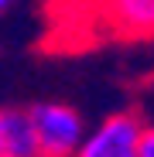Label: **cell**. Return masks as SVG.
<instances>
[{"instance_id": "6da1fadb", "label": "cell", "mask_w": 154, "mask_h": 157, "mask_svg": "<svg viewBox=\"0 0 154 157\" xmlns=\"http://www.w3.org/2000/svg\"><path fill=\"white\" fill-rule=\"evenodd\" d=\"M34 123V137L41 147V157H75L79 144L86 140L82 116L62 102H38L28 109Z\"/></svg>"}, {"instance_id": "7a4b0ae2", "label": "cell", "mask_w": 154, "mask_h": 157, "mask_svg": "<svg viewBox=\"0 0 154 157\" xmlns=\"http://www.w3.org/2000/svg\"><path fill=\"white\" fill-rule=\"evenodd\" d=\"M144 120L137 113H116L106 116L86 140L79 144L75 157H140V140H144Z\"/></svg>"}, {"instance_id": "3957f363", "label": "cell", "mask_w": 154, "mask_h": 157, "mask_svg": "<svg viewBox=\"0 0 154 157\" xmlns=\"http://www.w3.org/2000/svg\"><path fill=\"white\" fill-rule=\"evenodd\" d=\"M93 17L116 38H154V0H93Z\"/></svg>"}, {"instance_id": "277c9868", "label": "cell", "mask_w": 154, "mask_h": 157, "mask_svg": "<svg viewBox=\"0 0 154 157\" xmlns=\"http://www.w3.org/2000/svg\"><path fill=\"white\" fill-rule=\"evenodd\" d=\"M0 157H41L31 113L0 109Z\"/></svg>"}, {"instance_id": "5b68a950", "label": "cell", "mask_w": 154, "mask_h": 157, "mask_svg": "<svg viewBox=\"0 0 154 157\" xmlns=\"http://www.w3.org/2000/svg\"><path fill=\"white\" fill-rule=\"evenodd\" d=\"M140 157H154V126L144 130V140H140Z\"/></svg>"}, {"instance_id": "8992f818", "label": "cell", "mask_w": 154, "mask_h": 157, "mask_svg": "<svg viewBox=\"0 0 154 157\" xmlns=\"http://www.w3.org/2000/svg\"><path fill=\"white\" fill-rule=\"evenodd\" d=\"M10 4H14V0H0V14H4V10H7Z\"/></svg>"}]
</instances>
